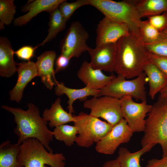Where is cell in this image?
Instances as JSON below:
<instances>
[{"instance_id": "1", "label": "cell", "mask_w": 167, "mask_h": 167, "mask_svg": "<svg viewBox=\"0 0 167 167\" xmlns=\"http://www.w3.org/2000/svg\"><path fill=\"white\" fill-rule=\"evenodd\" d=\"M27 107L26 110L6 105L1 107L14 116L16 126L14 132L18 137V143L21 144L28 139L35 138L49 152L53 153L49 143L53 140V133L48 128L47 122L40 116L39 108L33 104L28 103Z\"/></svg>"}, {"instance_id": "2", "label": "cell", "mask_w": 167, "mask_h": 167, "mask_svg": "<svg viewBox=\"0 0 167 167\" xmlns=\"http://www.w3.org/2000/svg\"><path fill=\"white\" fill-rule=\"evenodd\" d=\"M150 61L149 52L140 35L131 32L116 43L115 72L126 79L138 77Z\"/></svg>"}, {"instance_id": "3", "label": "cell", "mask_w": 167, "mask_h": 167, "mask_svg": "<svg viewBox=\"0 0 167 167\" xmlns=\"http://www.w3.org/2000/svg\"><path fill=\"white\" fill-rule=\"evenodd\" d=\"M144 135L140 141L143 147L159 144L162 157H167V97L159 95L147 114Z\"/></svg>"}, {"instance_id": "4", "label": "cell", "mask_w": 167, "mask_h": 167, "mask_svg": "<svg viewBox=\"0 0 167 167\" xmlns=\"http://www.w3.org/2000/svg\"><path fill=\"white\" fill-rule=\"evenodd\" d=\"M89 5L96 8L113 20L127 25L130 32L140 34L142 21L133 1L116 2L111 0H88Z\"/></svg>"}, {"instance_id": "5", "label": "cell", "mask_w": 167, "mask_h": 167, "mask_svg": "<svg viewBox=\"0 0 167 167\" xmlns=\"http://www.w3.org/2000/svg\"><path fill=\"white\" fill-rule=\"evenodd\" d=\"M17 159L24 167H65L66 158L62 153L49 152L39 141L32 138L21 144Z\"/></svg>"}, {"instance_id": "6", "label": "cell", "mask_w": 167, "mask_h": 167, "mask_svg": "<svg viewBox=\"0 0 167 167\" xmlns=\"http://www.w3.org/2000/svg\"><path fill=\"white\" fill-rule=\"evenodd\" d=\"M74 125L78 131L75 142L80 147L88 148L104 137L113 126L99 118L83 112L75 116Z\"/></svg>"}, {"instance_id": "7", "label": "cell", "mask_w": 167, "mask_h": 167, "mask_svg": "<svg viewBox=\"0 0 167 167\" xmlns=\"http://www.w3.org/2000/svg\"><path fill=\"white\" fill-rule=\"evenodd\" d=\"M121 75H117L105 87L100 90L97 97L110 96L119 99L126 96H130L136 101H146L145 85L148 82L143 72L134 79L126 80Z\"/></svg>"}, {"instance_id": "8", "label": "cell", "mask_w": 167, "mask_h": 167, "mask_svg": "<svg viewBox=\"0 0 167 167\" xmlns=\"http://www.w3.org/2000/svg\"><path fill=\"white\" fill-rule=\"evenodd\" d=\"M83 106L91 110L90 115L103 118L113 126L123 118L120 100L118 98L108 96H93L84 101Z\"/></svg>"}, {"instance_id": "9", "label": "cell", "mask_w": 167, "mask_h": 167, "mask_svg": "<svg viewBox=\"0 0 167 167\" xmlns=\"http://www.w3.org/2000/svg\"><path fill=\"white\" fill-rule=\"evenodd\" d=\"M89 35L78 21L71 23L67 30L60 45L61 54L71 59L79 58L83 53L87 51V44Z\"/></svg>"}, {"instance_id": "10", "label": "cell", "mask_w": 167, "mask_h": 167, "mask_svg": "<svg viewBox=\"0 0 167 167\" xmlns=\"http://www.w3.org/2000/svg\"><path fill=\"white\" fill-rule=\"evenodd\" d=\"M120 100L122 116L128 126L134 132H144L145 117L150 111L152 105L148 104L146 101L136 102L130 96H125Z\"/></svg>"}, {"instance_id": "11", "label": "cell", "mask_w": 167, "mask_h": 167, "mask_svg": "<svg viewBox=\"0 0 167 167\" xmlns=\"http://www.w3.org/2000/svg\"><path fill=\"white\" fill-rule=\"evenodd\" d=\"M133 133L123 118L113 126L104 137L96 143L95 149L100 153L113 154L120 145L130 140Z\"/></svg>"}, {"instance_id": "12", "label": "cell", "mask_w": 167, "mask_h": 167, "mask_svg": "<svg viewBox=\"0 0 167 167\" xmlns=\"http://www.w3.org/2000/svg\"><path fill=\"white\" fill-rule=\"evenodd\" d=\"M96 31V47L107 44L116 43L121 38L130 32L126 24L105 17L99 22Z\"/></svg>"}, {"instance_id": "13", "label": "cell", "mask_w": 167, "mask_h": 167, "mask_svg": "<svg viewBox=\"0 0 167 167\" xmlns=\"http://www.w3.org/2000/svg\"><path fill=\"white\" fill-rule=\"evenodd\" d=\"M116 43L107 44L95 48L89 47L87 51L92 68L111 73L115 72Z\"/></svg>"}, {"instance_id": "14", "label": "cell", "mask_w": 167, "mask_h": 167, "mask_svg": "<svg viewBox=\"0 0 167 167\" xmlns=\"http://www.w3.org/2000/svg\"><path fill=\"white\" fill-rule=\"evenodd\" d=\"M65 0H36L28 1L21 7V11L27 13L14 19L13 23L15 26L26 24L40 13L46 11L49 13L58 8Z\"/></svg>"}, {"instance_id": "15", "label": "cell", "mask_w": 167, "mask_h": 167, "mask_svg": "<svg viewBox=\"0 0 167 167\" xmlns=\"http://www.w3.org/2000/svg\"><path fill=\"white\" fill-rule=\"evenodd\" d=\"M18 77L16 84L9 92L10 99L19 103L21 100L24 90L33 79L38 76L36 63L32 61L17 63Z\"/></svg>"}, {"instance_id": "16", "label": "cell", "mask_w": 167, "mask_h": 167, "mask_svg": "<svg viewBox=\"0 0 167 167\" xmlns=\"http://www.w3.org/2000/svg\"><path fill=\"white\" fill-rule=\"evenodd\" d=\"M57 55L54 51H45L37 58L36 62L38 76L48 89L51 90L59 82L55 77L54 66Z\"/></svg>"}, {"instance_id": "17", "label": "cell", "mask_w": 167, "mask_h": 167, "mask_svg": "<svg viewBox=\"0 0 167 167\" xmlns=\"http://www.w3.org/2000/svg\"><path fill=\"white\" fill-rule=\"evenodd\" d=\"M77 76L86 86L96 90L104 88L116 76L113 74L105 75L101 70L92 68L90 63L86 61L82 63Z\"/></svg>"}, {"instance_id": "18", "label": "cell", "mask_w": 167, "mask_h": 167, "mask_svg": "<svg viewBox=\"0 0 167 167\" xmlns=\"http://www.w3.org/2000/svg\"><path fill=\"white\" fill-rule=\"evenodd\" d=\"M14 51L11 42L6 37H0V75L9 78L17 71V63L14 59Z\"/></svg>"}, {"instance_id": "19", "label": "cell", "mask_w": 167, "mask_h": 167, "mask_svg": "<svg viewBox=\"0 0 167 167\" xmlns=\"http://www.w3.org/2000/svg\"><path fill=\"white\" fill-rule=\"evenodd\" d=\"M55 86V93L56 95L60 96L65 94L68 97L67 108L69 110V113L71 114L75 112L73 104L75 100L79 99L80 101H85L90 96L97 97L100 92V90L94 89L87 86L80 89L68 88L62 82H59Z\"/></svg>"}, {"instance_id": "20", "label": "cell", "mask_w": 167, "mask_h": 167, "mask_svg": "<svg viewBox=\"0 0 167 167\" xmlns=\"http://www.w3.org/2000/svg\"><path fill=\"white\" fill-rule=\"evenodd\" d=\"M61 99L58 98L49 109H45L43 111L42 117L47 122L50 127H56L75 120L74 116L67 113L62 108Z\"/></svg>"}, {"instance_id": "21", "label": "cell", "mask_w": 167, "mask_h": 167, "mask_svg": "<svg viewBox=\"0 0 167 167\" xmlns=\"http://www.w3.org/2000/svg\"><path fill=\"white\" fill-rule=\"evenodd\" d=\"M143 70L149 83L148 94L152 99H154L155 95L160 92L166 86L167 77L150 61L144 65Z\"/></svg>"}, {"instance_id": "22", "label": "cell", "mask_w": 167, "mask_h": 167, "mask_svg": "<svg viewBox=\"0 0 167 167\" xmlns=\"http://www.w3.org/2000/svg\"><path fill=\"white\" fill-rule=\"evenodd\" d=\"M21 144L11 143L9 140L0 145V167H24L18 160Z\"/></svg>"}, {"instance_id": "23", "label": "cell", "mask_w": 167, "mask_h": 167, "mask_svg": "<svg viewBox=\"0 0 167 167\" xmlns=\"http://www.w3.org/2000/svg\"><path fill=\"white\" fill-rule=\"evenodd\" d=\"M133 2L141 19L167 12V0H140Z\"/></svg>"}, {"instance_id": "24", "label": "cell", "mask_w": 167, "mask_h": 167, "mask_svg": "<svg viewBox=\"0 0 167 167\" xmlns=\"http://www.w3.org/2000/svg\"><path fill=\"white\" fill-rule=\"evenodd\" d=\"M152 148L146 146L136 152H131L127 148L121 147L116 159L119 167H142L140 164L141 157L150 151Z\"/></svg>"}, {"instance_id": "25", "label": "cell", "mask_w": 167, "mask_h": 167, "mask_svg": "<svg viewBox=\"0 0 167 167\" xmlns=\"http://www.w3.org/2000/svg\"><path fill=\"white\" fill-rule=\"evenodd\" d=\"M49 14L48 34L44 40L37 46V47L44 45L45 44L52 41L66 27L67 22L63 17L58 8Z\"/></svg>"}, {"instance_id": "26", "label": "cell", "mask_w": 167, "mask_h": 167, "mask_svg": "<svg viewBox=\"0 0 167 167\" xmlns=\"http://www.w3.org/2000/svg\"><path fill=\"white\" fill-rule=\"evenodd\" d=\"M53 131L54 136L57 140L63 142L68 147L74 144L78 134L76 126L65 124L55 127Z\"/></svg>"}, {"instance_id": "27", "label": "cell", "mask_w": 167, "mask_h": 167, "mask_svg": "<svg viewBox=\"0 0 167 167\" xmlns=\"http://www.w3.org/2000/svg\"><path fill=\"white\" fill-rule=\"evenodd\" d=\"M14 0H0V30L4 29V25H10L14 19L16 6Z\"/></svg>"}, {"instance_id": "28", "label": "cell", "mask_w": 167, "mask_h": 167, "mask_svg": "<svg viewBox=\"0 0 167 167\" xmlns=\"http://www.w3.org/2000/svg\"><path fill=\"white\" fill-rule=\"evenodd\" d=\"M140 34L144 45L151 44L158 41L162 36L160 32L152 26L148 20L142 21L139 27Z\"/></svg>"}, {"instance_id": "29", "label": "cell", "mask_w": 167, "mask_h": 167, "mask_svg": "<svg viewBox=\"0 0 167 167\" xmlns=\"http://www.w3.org/2000/svg\"><path fill=\"white\" fill-rule=\"evenodd\" d=\"M88 5H89L88 0H77L72 2H68L65 0L60 4L58 9L64 19L67 22L76 10Z\"/></svg>"}, {"instance_id": "30", "label": "cell", "mask_w": 167, "mask_h": 167, "mask_svg": "<svg viewBox=\"0 0 167 167\" xmlns=\"http://www.w3.org/2000/svg\"><path fill=\"white\" fill-rule=\"evenodd\" d=\"M144 45L149 53L167 57V30L162 31L161 36L157 41Z\"/></svg>"}, {"instance_id": "31", "label": "cell", "mask_w": 167, "mask_h": 167, "mask_svg": "<svg viewBox=\"0 0 167 167\" xmlns=\"http://www.w3.org/2000/svg\"><path fill=\"white\" fill-rule=\"evenodd\" d=\"M148 18L149 22L160 32L167 30V12Z\"/></svg>"}, {"instance_id": "32", "label": "cell", "mask_w": 167, "mask_h": 167, "mask_svg": "<svg viewBox=\"0 0 167 167\" xmlns=\"http://www.w3.org/2000/svg\"><path fill=\"white\" fill-rule=\"evenodd\" d=\"M149 59L167 77V57L149 53Z\"/></svg>"}, {"instance_id": "33", "label": "cell", "mask_w": 167, "mask_h": 167, "mask_svg": "<svg viewBox=\"0 0 167 167\" xmlns=\"http://www.w3.org/2000/svg\"><path fill=\"white\" fill-rule=\"evenodd\" d=\"M37 47V46L33 47L31 46L25 45L14 51V54L19 59L29 61L34 56L35 50Z\"/></svg>"}, {"instance_id": "34", "label": "cell", "mask_w": 167, "mask_h": 167, "mask_svg": "<svg viewBox=\"0 0 167 167\" xmlns=\"http://www.w3.org/2000/svg\"><path fill=\"white\" fill-rule=\"evenodd\" d=\"M70 60L67 57L61 54L56 61L55 73L66 69L69 65Z\"/></svg>"}, {"instance_id": "35", "label": "cell", "mask_w": 167, "mask_h": 167, "mask_svg": "<svg viewBox=\"0 0 167 167\" xmlns=\"http://www.w3.org/2000/svg\"><path fill=\"white\" fill-rule=\"evenodd\" d=\"M146 167H167V157L160 159L153 158L149 160Z\"/></svg>"}, {"instance_id": "36", "label": "cell", "mask_w": 167, "mask_h": 167, "mask_svg": "<svg viewBox=\"0 0 167 167\" xmlns=\"http://www.w3.org/2000/svg\"><path fill=\"white\" fill-rule=\"evenodd\" d=\"M102 167H119V166L115 159L106 161Z\"/></svg>"}, {"instance_id": "37", "label": "cell", "mask_w": 167, "mask_h": 167, "mask_svg": "<svg viewBox=\"0 0 167 167\" xmlns=\"http://www.w3.org/2000/svg\"><path fill=\"white\" fill-rule=\"evenodd\" d=\"M160 95L165 97H167V83L165 87L160 92Z\"/></svg>"}]
</instances>
